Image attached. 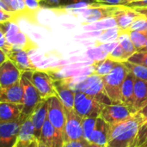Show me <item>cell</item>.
Wrapping results in <instances>:
<instances>
[{
	"mask_svg": "<svg viewBox=\"0 0 147 147\" xmlns=\"http://www.w3.org/2000/svg\"><path fill=\"white\" fill-rule=\"evenodd\" d=\"M143 121V115L138 111L126 121L111 125L107 147H133Z\"/></svg>",
	"mask_w": 147,
	"mask_h": 147,
	"instance_id": "6da1fadb",
	"label": "cell"
},
{
	"mask_svg": "<svg viewBox=\"0 0 147 147\" xmlns=\"http://www.w3.org/2000/svg\"><path fill=\"white\" fill-rule=\"evenodd\" d=\"M129 71L120 63L109 74L102 77L106 94L114 103H121V89Z\"/></svg>",
	"mask_w": 147,
	"mask_h": 147,
	"instance_id": "7a4b0ae2",
	"label": "cell"
},
{
	"mask_svg": "<svg viewBox=\"0 0 147 147\" xmlns=\"http://www.w3.org/2000/svg\"><path fill=\"white\" fill-rule=\"evenodd\" d=\"M1 32L4 34L7 41L12 46L13 51L34 50L37 47L30 38L22 32L16 22L1 23Z\"/></svg>",
	"mask_w": 147,
	"mask_h": 147,
	"instance_id": "3957f363",
	"label": "cell"
},
{
	"mask_svg": "<svg viewBox=\"0 0 147 147\" xmlns=\"http://www.w3.org/2000/svg\"><path fill=\"white\" fill-rule=\"evenodd\" d=\"M72 89L76 91H81L87 95H90L103 104L114 103L106 94L102 78L97 74L93 73L86 77L84 79L75 84Z\"/></svg>",
	"mask_w": 147,
	"mask_h": 147,
	"instance_id": "277c9868",
	"label": "cell"
},
{
	"mask_svg": "<svg viewBox=\"0 0 147 147\" xmlns=\"http://www.w3.org/2000/svg\"><path fill=\"white\" fill-rule=\"evenodd\" d=\"M105 105L95 97L84 92L76 91L75 93L74 111L83 119L100 117Z\"/></svg>",
	"mask_w": 147,
	"mask_h": 147,
	"instance_id": "5b68a950",
	"label": "cell"
},
{
	"mask_svg": "<svg viewBox=\"0 0 147 147\" xmlns=\"http://www.w3.org/2000/svg\"><path fill=\"white\" fill-rule=\"evenodd\" d=\"M33 71H22L21 77V83L23 86V110L22 116L28 119L32 115L35 107L44 99L41 98L37 89L32 82Z\"/></svg>",
	"mask_w": 147,
	"mask_h": 147,
	"instance_id": "8992f818",
	"label": "cell"
},
{
	"mask_svg": "<svg viewBox=\"0 0 147 147\" xmlns=\"http://www.w3.org/2000/svg\"><path fill=\"white\" fill-rule=\"evenodd\" d=\"M134 114L135 113L123 103H112L104 106L100 117L111 126L126 121L133 116Z\"/></svg>",
	"mask_w": 147,
	"mask_h": 147,
	"instance_id": "52a82bcc",
	"label": "cell"
},
{
	"mask_svg": "<svg viewBox=\"0 0 147 147\" xmlns=\"http://www.w3.org/2000/svg\"><path fill=\"white\" fill-rule=\"evenodd\" d=\"M47 108L48 121L53 127L64 133L66 122V113L59 97L58 96H53L47 98Z\"/></svg>",
	"mask_w": 147,
	"mask_h": 147,
	"instance_id": "ba28073f",
	"label": "cell"
},
{
	"mask_svg": "<svg viewBox=\"0 0 147 147\" xmlns=\"http://www.w3.org/2000/svg\"><path fill=\"white\" fill-rule=\"evenodd\" d=\"M66 122L65 127V141L83 140V118L80 117L75 111L65 109Z\"/></svg>",
	"mask_w": 147,
	"mask_h": 147,
	"instance_id": "9c48e42d",
	"label": "cell"
},
{
	"mask_svg": "<svg viewBox=\"0 0 147 147\" xmlns=\"http://www.w3.org/2000/svg\"><path fill=\"white\" fill-rule=\"evenodd\" d=\"M26 119L22 116L12 122H0V147H14L22 122Z\"/></svg>",
	"mask_w": 147,
	"mask_h": 147,
	"instance_id": "30bf717a",
	"label": "cell"
},
{
	"mask_svg": "<svg viewBox=\"0 0 147 147\" xmlns=\"http://www.w3.org/2000/svg\"><path fill=\"white\" fill-rule=\"evenodd\" d=\"M31 78L42 99H47L51 96H58L53 85V79H52L47 72L36 70L32 72Z\"/></svg>",
	"mask_w": 147,
	"mask_h": 147,
	"instance_id": "8fae6325",
	"label": "cell"
},
{
	"mask_svg": "<svg viewBox=\"0 0 147 147\" xmlns=\"http://www.w3.org/2000/svg\"><path fill=\"white\" fill-rule=\"evenodd\" d=\"M38 140L47 147H63L65 142L64 133L53 127L48 119L46 121L42 127Z\"/></svg>",
	"mask_w": 147,
	"mask_h": 147,
	"instance_id": "7c38bea8",
	"label": "cell"
},
{
	"mask_svg": "<svg viewBox=\"0 0 147 147\" xmlns=\"http://www.w3.org/2000/svg\"><path fill=\"white\" fill-rule=\"evenodd\" d=\"M22 71L9 59L0 65V88H7L21 80Z\"/></svg>",
	"mask_w": 147,
	"mask_h": 147,
	"instance_id": "4fadbf2b",
	"label": "cell"
},
{
	"mask_svg": "<svg viewBox=\"0 0 147 147\" xmlns=\"http://www.w3.org/2000/svg\"><path fill=\"white\" fill-rule=\"evenodd\" d=\"M53 85L65 109L73 110L76 91L71 87L70 83L65 79H53Z\"/></svg>",
	"mask_w": 147,
	"mask_h": 147,
	"instance_id": "5bb4252c",
	"label": "cell"
},
{
	"mask_svg": "<svg viewBox=\"0 0 147 147\" xmlns=\"http://www.w3.org/2000/svg\"><path fill=\"white\" fill-rule=\"evenodd\" d=\"M140 15L134 9L120 5L119 9L115 11L112 18H114L115 24L119 30H128L135 18Z\"/></svg>",
	"mask_w": 147,
	"mask_h": 147,
	"instance_id": "9a60e30c",
	"label": "cell"
},
{
	"mask_svg": "<svg viewBox=\"0 0 147 147\" xmlns=\"http://www.w3.org/2000/svg\"><path fill=\"white\" fill-rule=\"evenodd\" d=\"M47 119H48L47 99H44L35 107L34 110L30 115V120L34 127V135L37 140L40 139L42 127Z\"/></svg>",
	"mask_w": 147,
	"mask_h": 147,
	"instance_id": "2e32d148",
	"label": "cell"
},
{
	"mask_svg": "<svg viewBox=\"0 0 147 147\" xmlns=\"http://www.w3.org/2000/svg\"><path fill=\"white\" fill-rule=\"evenodd\" d=\"M24 90L21 80L7 88H0V102H10L23 105Z\"/></svg>",
	"mask_w": 147,
	"mask_h": 147,
	"instance_id": "e0dca14e",
	"label": "cell"
},
{
	"mask_svg": "<svg viewBox=\"0 0 147 147\" xmlns=\"http://www.w3.org/2000/svg\"><path fill=\"white\" fill-rule=\"evenodd\" d=\"M134 82L135 76L129 71L121 89V103L128 107L134 113H137L134 109Z\"/></svg>",
	"mask_w": 147,
	"mask_h": 147,
	"instance_id": "ac0fdd59",
	"label": "cell"
},
{
	"mask_svg": "<svg viewBox=\"0 0 147 147\" xmlns=\"http://www.w3.org/2000/svg\"><path fill=\"white\" fill-rule=\"evenodd\" d=\"M7 57L16 65V67L22 72L34 71L38 70L35 65L30 59L27 51H13L7 54Z\"/></svg>",
	"mask_w": 147,
	"mask_h": 147,
	"instance_id": "d6986e66",
	"label": "cell"
},
{
	"mask_svg": "<svg viewBox=\"0 0 147 147\" xmlns=\"http://www.w3.org/2000/svg\"><path fill=\"white\" fill-rule=\"evenodd\" d=\"M23 110L22 104L10 102L0 103V122H12L22 117Z\"/></svg>",
	"mask_w": 147,
	"mask_h": 147,
	"instance_id": "ffe728a7",
	"label": "cell"
},
{
	"mask_svg": "<svg viewBox=\"0 0 147 147\" xmlns=\"http://www.w3.org/2000/svg\"><path fill=\"white\" fill-rule=\"evenodd\" d=\"M35 140L37 139L34 135V127L29 117L22 122L17 137L16 144L14 147H28Z\"/></svg>",
	"mask_w": 147,
	"mask_h": 147,
	"instance_id": "44dd1931",
	"label": "cell"
},
{
	"mask_svg": "<svg viewBox=\"0 0 147 147\" xmlns=\"http://www.w3.org/2000/svg\"><path fill=\"white\" fill-rule=\"evenodd\" d=\"M109 127L110 126L103 119L98 117L96 119V123L89 142L98 145H107Z\"/></svg>",
	"mask_w": 147,
	"mask_h": 147,
	"instance_id": "7402d4cb",
	"label": "cell"
},
{
	"mask_svg": "<svg viewBox=\"0 0 147 147\" xmlns=\"http://www.w3.org/2000/svg\"><path fill=\"white\" fill-rule=\"evenodd\" d=\"M147 106V81L135 78L134 82V109L136 112Z\"/></svg>",
	"mask_w": 147,
	"mask_h": 147,
	"instance_id": "603a6c76",
	"label": "cell"
},
{
	"mask_svg": "<svg viewBox=\"0 0 147 147\" xmlns=\"http://www.w3.org/2000/svg\"><path fill=\"white\" fill-rule=\"evenodd\" d=\"M120 5H104V7L92 8L89 10V16L87 17L88 22L101 20L106 17H112L113 14L118 9Z\"/></svg>",
	"mask_w": 147,
	"mask_h": 147,
	"instance_id": "cb8c5ba5",
	"label": "cell"
},
{
	"mask_svg": "<svg viewBox=\"0 0 147 147\" xmlns=\"http://www.w3.org/2000/svg\"><path fill=\"white\" fill-rule=\"evenodd\" d=\"M119 64L120 62L115 61L109 57H107L106 59L99 60V61H96L93 64L94 73L101 77H104L109 74Z\"/></svg>",
	"mask_w": 147,
	"mask_h": 147,
	"instance_id": "d4e9b609",
	"label": "cell"
},
{
	"mask_svg": "<svg viewBox=\"0 0 147 147\" xmlns=\"http://www.w3.org/2000/svg\"><path fill=\"white\" fill-rule=\"evenodd\" d=\"M117 41L121 44V46L122 47L124 51L129 56V58L137 52V49L135 48L130 36H129V34L127 30H119L118 29Z\"/></svg>",
	"mask_w": 147,
	"mask_h": 147,
	"instance_id": "484cf974",
	"label": "cell"
},
{
	"mask_svg": "<svg viewBox=\"0 0 147 147\" xmlns=\"http://www.w3.org/2000/svg\"><path fill=\"white\" fill-rule=\"evenodd\" d=\"M144 117V121L139 130L135 142L133 147H140L147 140V106L143 109L140 110Z\"/></svg>",
	"mask_w": 147,
	"mask_h": 147,
	"instance_id": "4316f807",
	"label": "cell"
},
{
	"mask_svg": "<svg viewBox=\"0 0 147 147\" xmlns=\"http://www.w3.org/2000/svg\"><path fill=\"white\" fill-rule=\"evenodd\" d=\"M122 64L127 68V70L130 72H132L135 76L136 78L147 81V67L142 65H138L129 62L127 60L122 62Z\"/></svg>",
	"mask_w": 147,
	"mask_h": 147,
	"instance_id": "83f0119b",
	"label": "cell"
},
{
	"mask_svg": "<svg viewBox=\"0 0 147 147\" xmlns=\"http://www.w3.org/2000/svg\"><path fill=\"white\" fill-rule=\"evenodd\" d=\"M129 36L137 49V52H140L146 46L147 40V31H128Z\"/></svg>",
	"mask_w": 147,
	"mask_h": 147,
	"instance_id": "f1b7e54d",
	"label": "cell"
},
{
	"mask_svg": "<svg viewBox=\"0 0 147 147\" xmlns=\"http://www.w3.org/2000/svg\"><path fill=\"white\" fill-rule=\"evenodd\" d=\"M108 57H109L112 59L118 61L120 63H122L129 59V56L124 51V49L122 48V47L121 46V44L118 41H117V44L115 46V47L111 50V52L109 53Z\"/></svg>",
	"mask_w": 147,
	"mask_h": 147,
	"instance_id": "f546056e",
	"label": "cell"
},
{
	"mask_svg": "<svg viewBox=\"0 0 147 147\" xmlns=\"http://www.w3.org/2000/svg\"><path fill=\"white\" fill-rule=\"evenodd\" d=\"M97 118H84L83 119V130L84 138L86 140H90V136L94 131Z\"/></svg>",
	"mask_w": 147,
	"mask_h": 147,
	"instance_id": "4dcf8cb0",
	"label": "cell"
},
{
	"mask_svg": "<svg viewBox=\"0 0 147 147\" xmlns=\"http://www.w3.org/2000/svg\"><path fill=\"white\" fill-rule=\"evenodd\" d=\"M128 31H147V19L146 16L140 14L130 26Z\"/></svg>",
	"mask_w": 147,
	"mask_h": 147,
	"instance_id": "1f68e13d",
	"label": "cell"
},
{
	"mask_svg": "<svg viewBox=\"0 0 147 147\" xmlns=\"http://www.w3.org/2000/svg\"><path fill=\"white\" fill-rule=\"evenodd\" d=\"M22 14L16 11H5L0 10V22L1 23L3 22H16L18 18L22 17Z\"/></svg>",
	"mask_w": 147,
	"mask_h": 147,
	"instance_id": "d6a6232c",
	"label": "cell"
},
{
	"mask_svg": "<svg viewBox=\"0 0 147 147\" xmlns=\"http://www.w3.org/2000/svg\"><path fill=\"white\" fill-rule=\"evenodd\" d=\"M127 61L147 67V52H136L127 59Z\"/></svg>",
	"mask_w": 147,
	"mask_h": 147,
	"instance_id": "836d02e7",
	"label": "cell"
},
{
	"mask_svg": "<svg viewBox=\"0 0 147 147\" xmlns=\"http://www.w3.org/2000/svg\"><path fill=\"white\" fill-rule=\"evenodd\" d=\"M25 3L29 13L34 17L36 12L40 8V4L39 3V2L37 0H25Z\"/></svg>",
	"mask_w": 147,
	"mask_h": 147,
	"instance_id": "e575fe53",
	"label": "cell"
},
{
	"mask_svg": "<svg viewBox=\"0 0 147 147\" xmlns=\"http://www.w3.org/2000/svg\"><path fill=\"white\" fill-rule=\"evenodd\" d=\"M88 145H89V141L83 139L78 140L65 141L63 147H88Z\"/></svg>",
	"mask_w": 147,
	"mask_h": 147,
	"instance_id": "d590c367",
	"label": "cell"
},
{
	"mask_svg": "<svg viewBox=\"0 0 147 147\" xmlns=\"http://www.w3.org/2000/svg\"><path fill=\"white\" fill-rule=\"evenodd\" d=\"M62 0H41L40 7L46 8H56L59 6V3Z\"/></svg>",
	"mask_w": 147,
	"mask_h": 147,
	"instance_id": "8d00e7d4",
	"label": "cell"
},
{
	"mask_svg": "<svg viewBox=\"0 0 147 147\" xmlns=\"http://www.w3.org/2000/svg\"><path fill=\"white\" fill-rule=\"evenodd\" d=\"M124 6L132 8V9H137V8H143L147 7V0H136L130 3H127Z\"/></svg>",
	"mask_w": 147,
	"mask_h": 147,
	"instance_id": "74e56055",
	"label": "cell"
},
{
	"mask_svg": "<svg viewBox=\"0 0 147 147\" xmlns=\"http://www.w3.org/2000/svg\"><path fill=\"white\" fill-rule=\"evenodd\" d=\"M121 3V0H106L104 3L100 5H119Z\"/></svg>",
	"mask_w": 147,
	"mask_h": 147,
	"instance_id": "f35d334b",
	"label": "cell"
},
{
	"mask_svg": "<svg viewBox=\"0 0 147 147\" xmlns=\"http://www.w3.org/2000/svg\"><path fill=\"white\" fill-rule=\"evenodd\" d=\"M138 13L140 14H142L146 16V18L147 19V7H143V8H137V9H134Z\"/></svg>",
	"mask_w": 147,
	"mask_h": 147,
	"instance_id": "ab89813d",
	"label": "cell"
},
{
	"mask_svg": "<svg viewBox=\"0 0 147 147\" xmlns=\"http://www.w3.org/2000/svg\"><path fill=\"white\" fill-rule=\"evenodd\" d=\"M7 59H8L7 55H6L2 50H0V63L2 64V63H3L4 61H6Z\"/></svg>",
	"mask_w": 147,
	"mask_h": 147,
	"instance_id": "60d3db41",
	"label": "cell"
},
{
	"mask_svg": "<svg viewBox=\"0 0 147 147\" xmlns=\"http://www.w3.org/2000/svg\"><path fill=\"white\" fill-rule=\"evenodd\" d=\"M88 147H107V146L106 145H98V144H95V143L89 142Z\"/></svg>",
	"mask_w": 147,
	"mask_h": 147,
	"instance_id": "b9f144b4",
	"label": "cell"
},
{
	"mask_svg": "<svg viewBox=\"0 0 147 147\" xmlns=\"http://www.w3.org/2000/svg\"><path fill=\"white\" fill-rule=\"evenodd\" d=\"M95 3H92V4H90V6H96V5H97V4H101V3H104L106 0H93Z\"/></svg>",
	"mask_w": 147,
	"mask_h": 147,
	"instance_id": "7bdbcfd3",
	"label": "cell"
},
{
	"mask_svg": "<svg viewBox=\"0 0 147 147\" xmlns=\"http://www.w3.org/2000/svg\"><path fill=\"white\" fill-rule=\"evenodd\" d=\"M134 1H136V0H121V3L119 4V5H126L127 3H130Z\"/></svg>",
	"mask_w": 147,
	"mask_h": 147,
	"instance_id": "ee69618b",
	"label": "cell"
},
{
	"mask_svg": "<svg viewBox=\"0 0 147 147\" xmlns=\"http://www.w3.org/2000/svg\"><path fill=\"white\" fill-rule=\"evenodd\" d=\"M28 147H38V140H34V141L28 146Z\"/></svg>",
	"mask_w": 147,
	"mask_h": 147,
	"instance_id": "f6af8a7d",
	"label": "cell"
},
{
	"mask_svg": "<svg viewBox=\"0 0 147 147\" xmlns=\"http://www.w3.org/2000/svg\"><path fill=\"white\" fill-rule=\"evenodd\" d=\"M1 1L4 2V3H6V4H7V5L11 9V7H10V3H11V1H12V0H1ZM12 11H13V10H12Z\"/></svg>",
	"mask_w": 147,
	"mask_h": 147,
	"instance_id": "bcb514c9",
	"label": "cell"
},
{
	"mask_svg": "<svg viewBox=\"0 0 147 147\" xmlns=\"http://www.w3.org/2000/svg\"><path fill=\"white\" fill-rule=\"evenodd\" d=\"M140 52H147V40H146V46L144 47V48L143 49H141Z\"/></svg>",
	"mask_w": 147,
	"mask_h": 147,
	"instance_id": "7dc6e473",
	"label": "cell"
},
{
	"mask_svg": "<svg viewBox=\"0 0 147 147\" xmlns=\"http://www.w3.org/2000/svg\"><path fill=\"white\" fill-rule=\"evenodd\" d=\"M38 147H47V146H46L44 144H42L40 141H39V140H38Z\"/></svg>",
	"mask_w": 147,
	"mask_h": 147,
	"instance_id": "c3c4849f",
	"label": "cell"
},
{
	"mask_svg": "<svg viewBox=\"0 0 147 147\" xmlns=\"http://www.w3.org/2000/svg\"><path fill=\"white\" fill-rule=\"evenodd\" d=\"M71 1L74 2V3H78V2H81V1H93V0H71Z\"/></svg>",
	"mask_w": 147,
	"mask_h": 147,
	"instance_id": "681fc988",
	"label": "cell"
},
{
	"mask_svg": "<svg viewBox=\"0 0 147 147\" xmlns=\"http://www.w3.org/2000/svg\"><path fill=\"white\" fill-rule=\"evenodd\" d=\"M140 147H147V140L143 144V145H141Z\"/></svg>",
	"mask_w": 147,
	"mask_h": 147,
	"instance_id": "f907efd6",
	"label": "cell"
},
{
	"mask_svg": "<svg viewBox=\"0 0 147 147\" xmlns=\"http://www.w3.org/2000/svg\"><path fill=\"white\" fill-rule=\"evenodd\" d=\"M37 1H38V2H40V1H41V0H37Z\"/></svg>",
	"mask_w": 147,
	"mask_h": 147,
	"instance_id": "816d5d0a",
	"label": "cell"
}]
</instances>
